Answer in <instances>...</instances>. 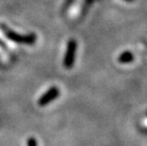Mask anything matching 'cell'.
Returning <instances> with one entry per match:
<instances>
[{"label":"cell","instance_id":"cell-6","mask_svg":"<svg viewBox=\"0 0 147 146\" xmlns=\"http://www.w3.org/2000/svg\"><path fill=\"white\" fill-rule=\"evenodd\" d=\"M142 124H143V125H144V126L146 127V128H147V118H146V119H144V120H143V122H142Z\"/></svg>","mask_w":147,"mask_h":146},{"label":"cell","instance_id":"cell-5","mask_svg":"<svg viewBox=\"0 0 147 146\" xmlns=\"http://www.w3.org/2000/svg\"><path fill=\"white\" fill-rule=\"evenodd\" d=\"M27 144L28 146H37V141L34 138H30L27 141Z\"/></svg>","mask_w":147,"mask_h":146},{"label":"cell","instance_id":"cell-3","mask_svg":"<svg viewBox=\"0 0 147 146\" xmlns=\"http://www.w3.org/2000/svg\"><path fill=\"white\" fill-rule=\"evenodd\" d=\"M60 95V89L56 86H52L47 91L45 94L42 95L38 100V104L40 106H44V105L49 104V102L54 101L58 96Z\"/></svg>","mask_w":147,"mask_h":146},{"label":"cell","instance_id":"cell-2","mask_svg":"<svg viewBox=\"0 0 147 146\" xmlns=\"http://www.w3.org/2000/svg\"><path fill=\"white\" fill-rule=\"evenodd\" d=\"M76 49H77V42L74 39L69 40L67 43V48L64 58V66L67 68H70L74 65Z\"/></svg>","mask_w":147,"mask_h":146},{"label":"cell","instance_id":"cell-1","mask_svg":"<svg viewBox=\"0 0 147 146\" xmlns=\"http://www.w3.org/2000/svg\"><path fill=\"white\" fill-rule=\"evenodd\" d=\"M1 29H2L5 35L7 36L11 41H13L15 43L32 45L36 41V35L33 33L28 34V35H20V34H18L16 32H12V30H9L7 27L1 26Z\"/></svg>","mask_w":147,"mask_h":146},{"label":"cell","instance_id":"cell-4","mask_svg":"<svg viewBox=\"0 0 147 146\" xmlns=\"http://www.w3.org/2000/svg\"><path fill=\"white\" fill-rule=\"evenodd\" d=\"M118 60L121 64L131 63V62L134 60V56L130 51H124L120 55V57L118 58Z\"/></svg>","mask_w":147,"mask_h":146},{"label":"cell","instance_id":"cell-7","mask_svg":"<svg viewBox=\"0 0 147 146\" xmlns=\"http://www.w3.org/2000/svg\"><path fill=\"white\" fill-rule=\"evenodd\" d=\"M127 1H131V0H127Z\"/></svg>","mask_w":147,"mask_h":146}]
</instances>
